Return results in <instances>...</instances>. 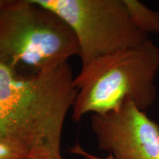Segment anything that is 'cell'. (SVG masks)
Wrapping results in <instances>:
<instances>
[{
	"mask_svg": "<svg viewBox=\"0 0 159 159\" xmlns=\"http://www.w3.org/2000/svg\"><path fill=\"white\" fill-rule=\"evenodd\" d=\"M69 62L24 75L0 63V139L30 156H61L63 125L77 89Z\"/></svg>",
	"mask_w": 159,
	"mask_h": 159,
	"instance_id": "6da1fadb",
	"label": "cell"
},
{
	"mask_svg": "<svg viewBox=\"0 0 159 159\" xmlns=\"http://www.w3.org/2000/svg\"><path fill=\"white\" fill-rule=\"evenodd\" d=\"M159 70V48L149 39L142 44L95 60L82 66L74 79L77 94L71 119L104 114L130 100L145 111L157 97L155 79Z\"/></svg>",
	"mask_w": 159,
	"mask_h": 159,
	"instance_id": "7a4b0ae2",
	"label": "cell"
},
{
	"mask_svg": "<svg viewBox=\"0 0 159 159\" xmlns=\"http://www.w3.org/2000/svg\"><path fill=\"white\" fill-rule=\"evenodd\" d=\"M79 53L74 32L58 15L36 0H7L0 15V63L36 74Z\"/></svg>",
	"mask_w": 159,
	"mask_h": 159,
	"instance_id": "3957f363",
	"label": "cell"
},
{
	"mask_svg": "<svg viewBox=\"0 0 159 159\" xmlns=\"http://www.w3.org/2000/svg\"><path fill=\"white\" fill-rule=\"evenodd\" d=\"M36 2L58 15L74 32L82 66L150 39L131 22L123 0Z\"/></svg>",
	"mask_w": 159,
	"mask_h": 159,
	"instance_id": "277c9868",
	"label": "cell"
},
{
	"mask_svg": "<svg viewBox=\"0 0 159 159\" xmlns=\"http://www.w3.org/2000/svg\"><path fill=\"white\" fill-rule=\"evenodd\" d=\"M100 150L115 159H159V125L132 101L104 114H91Z\"/></svg>",
	"mask_w": 159,
	"mask_h": 159,
	"instance_id": "5b68a950",
	"label": "cell"
},
{
	"mask_svg": "<svg viewBox=\"0 0 159 159\" xmlns=\"http://www.w3.org/2000/svg\"><path fill=\"white\" fill-rule=\"evenodd\" d=\"M133 25L145 34L159 35V12L138 0H123Z\"/></svg>",
	"mask_w": 159,
	"mask_h": 159,
	"instance_id": "8992f818",
	"label": "cell"
},
{
	"mask_svg": "<svg viewBox=\"0 0 159 159\" xmlns=\"http://www.w3.org/2000/svg\"><path fill=\"white\" fill-rule=\"evenodd\" d=\"M30 155L19 144L0 139V159H21Z\"/></svg>",
	"mask_w": 159,
	"mask_h": 159,
	"instance_id": "52a82bcc",
	"label": "cell"
},
{
	"mask_svg": "<svg viewBox=\"0 0 159 159\" xmlns=\"http://www.w3.org/2000/svg\"><path fill=\"white\" fill-rule=\"evenodd\" d=\"M69 152L71 154H74V155H77V156H82V157H88V158H91V159H115L114 158V156L112 155L108 154V156L105 157V158H101V157H98L97 156H94V155L89 153V152L85 151L84 149H83L80 145L77 144L74 145V146L71 147L69 148Z\"/></svg>",
	"mask_w": 159,
	"mask_h": 159,
	"instance_id": "ba28073f",
	"label": "cell"
},
{
	"mask_svg": "<svg viewBox=\"0 0 159 159\" xmlns=\"http://www.w3.org/2000/svg\"><path fill=\"white\" fill-rule=\"evenodd\" d=\"M21 159H63L62 156H28Z\"/></svg>",
	"mask_w": 159,
	"mask_h": 159,
	"instance_id": "9c48e42d",
	"label": "cell"
},
{
	"mask_svg": "<svg viewBox=\"0 0 159 159\" xmlns=\"http://www.w3.org/2000/svg\"><path fill=\"white\" fill-rule=\"evenodd\" d=\"M7 2V0H0V15H1L2 11L4 7H5Z\"/></svg>",
	"mask_w": 159,
	"mask_h": 159,
	"instance_id": "30bf717a",
	"label": "cell"
},
{
	"mask_svg": "<svg viewBox=\"0 0 159 159\" xmlns=\"http://www.w3.org/2000/svg\"><path fill=\"white\" fill-rule=\"evenodd\" d=\"M83 159H91V158H88V157H83Z\"/></svg>",
	"mask_w": 159,
	"mask_h": 159,
	"instance_id": "8fae6325",
	"label": "cell"
}]
</instances>
